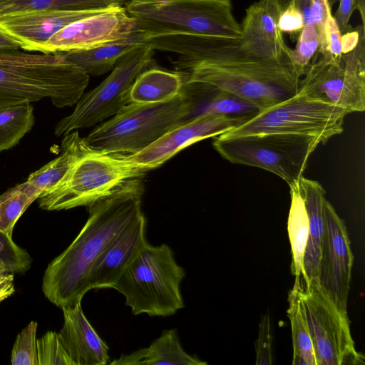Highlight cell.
<instances>
[{"label": "cell", "mask_w": 365, "mask_h": 365, "mask_svg": "<svg viewBox=\"0 0 365 365\" xmlns=\"http://www.w3.org/2000/svg\"><path fill=\"white\" fill-rule=\"evenodd\" d=\"M63 324L58 333L73 365H105L108 346L86 319L81 302L63 307Z\"/></svg>", "instance_id": "d6986e66"}, {"label": "cell", "mask_w": 365, "mask_h": 365, "mask_svg": "<svg viewBox=\"0 0 365 365\" xmlns=\"http://www.w3.org/2000/svg\"><path fill=\"white\" fill-rule=\"evenodd\" d=\"M185 276L168 245L146 242L113 288L125 297L134 315L170 316L185 307L180 291Z\"/></svg>", "instance_id": "5b68a950"}, {"label": "cell", "mask_w": 365, "mask_h": 365, "mask_svg": "<svg viewBox=\"0 0 365 365\" xmlns=\"http://www.w3.org/2000/svg\"><path fill=\"white\" fill-rule=\"evenodd\" d=\"M278 26L280 31L286 33L294 34L300 32L304 24L302 15L295 4L294 0L283 11H282Z\"/></svg>", "instance_id": "8d00e7d4"}, {"label": "cell", "mask_w": 365, "mask_h": 365, "mask_svg": "<svg viewBox=\"0 0 365 365\" xmlns=\"http://www.w3.org/2000/svg\"><path fill=\"white\" fill-rule=\"evenodd\" d=\"M339 0H327V2H328V4L330 7V9H331V8L333 7V6L336 3L338 2Z\"/></svg>", "instance_id": "7dc6e473"}, {"label": "cell", "mask_w": 365, "mask_h": 365, "mask_svg": "<svg viewBox=\"0 0 365 365\" xmlns=\"http://www.w3.org/2000/svg\"><path fill=\"white\" fill-rule=\"evenodd\" d=\"M41 192L26 181L0 195V230L12 237L14 227Z\"/></svg>", "instance_id": "f546056e"}, {"label": "cell", "mask_w": 365, "mask_h": 365, "mask_svg": "<svg viewBox=\"0 0 365 365\" xmlns=\"http://www.w3.org/2000/svg\"><path fill=\"white\" fill-rule=\"evenodd\" d=\"M14 291V274L8 272L4 264L0 262V303Z\"/></svg>", "instance_id": "ab89813d"}, {"label": "cell", "mask_w": 365, "mask_h": 365, "mask_svg": "<svg viewBox=\"0 0 365 365\" xmlns=\"http://www.w3.org/2000/svg\"><path fill=\"white\" fill-rule=\"evenodd\" d=\"M36 346L38 365H73L57 332L47 331L36 339Z\"/></svg>", "instance_id": "836d02e7"}, {"label": "cell", "mask_w": 365, "mask_h": 365, "mask_svg": "<svg viewBox=\"0 0 365 365\" xmlns=\"http://www.w3.org/2000/svg\"><path fill=\"white\" fill-rule=\"evenodd\" d=\"M339 7L334 16L336 24L344 34L349 31V20L352 13L357 10L356 0H339Z\"/></svg>", "instance_id": "f35d334b"}, {"label": "cell", "mask_w": 365, "mask_h": 365, "mask_svg": "<svg viewBox=\"0 0 365 365\" xmlns=\"http://www.w3.org/2000/svg\"><path fill=\"white\" fill-rule=\"evenodd\" d=\"M34 107L27 101L0 104V152L9 150L32 128Z\"/></svg>", "instance_id": "83f0119b"}, {"label": "cell", "mask_w": 365, "mask_h": 365, "mask_svg": "<svg viewBox=\"0 0 365 365\" xmlns=\"http://www.w3.org/2000/svg\"><path fill=\"white\" fill-rule=\"evenodd\" d=\"M294 0H277L281 11L286 9Z\"/></svg>", "instance_id": "f6af8a7d"}, {"label": "cell", "mask_w": 365, "mask_h": 365, "mask_svg": "<svg viewBox=\"0 0 365 365\" xmlns=\"http://www.w3.org/2000/svg\"><path fill=\"white\" fill-rule=\"evenodd\" d=\"M313 18L319 38L318 53L320 56L328 55L326 41V27L329 16L331 14L327 0H312ZM330 55V54H329Z\"/></svg>", "instance_id": "d590c367"}, {"label": "cell", "mask_w": 365, "mask_h": 365, "mask_svg": "<svg viewBox=\"0 0 365 365\" xmlns=\"http://www.w3.org/2000/svg\"><path fill=\"white\" fill-rule=\"evenodd\" d=\"M145 231L146 219L142 214L113 238L90 272V290L113 287L125 267L147 242Z\"/></svg>", "instance_id": "ac0fdd59"}, {"label": "cell", "mask_w": 365, "mask_h": 365, "mask_svg": "<svg viewBox=\"0 0 365 365\" xmlns=\"http://www.w3.org/2000/svg\"><path fill=\"white\" fill-rule=\"evenodd\" d=\"M357 10L361 20V24L365 26V0H356Z\"/></svg>", "instance_id": "ee69618b"}, {"label": "cell", "mask_w": 365, "mask_h": 365, "mask_svg": "<svg viewBox=\"0 0 365 365\" xmlns=\"http://www.w3.org/2000/svg\"><path fill=\"white\" fill-rule=\"evenodd\" d=\"M249 119L227 115H198L172 128L140 152L125 156L147 171L160 166L187 146L230 131Z\"/></svg>", "instance_id": "9a60e30c"}, {"label": "cell", "mask_w": 365, "mask_h": 365, "mask_svg": "<svg viewBox=\"0 0 365 365\" xmlns=\"http://www.w3.org/2000/svg\"><path fill=\"white\" fill-rule=\"evenodd\" d=\"M282 11L277 0H259L245 12L239 41L248 53L272 61L291 60L290 51L278 26Z\"/></svg>", "instance_id": "e0dca14e"}, {"label": "cell", "mask_w": 365, "mask_h": 365, "mask_svg": "<svg viewBox=\"0 0 365 365\" xmlns=\"http://www.w3.org/2000/svg\"><path fill=\"white\" fill-rule=\"evenodd\" d=\"M107 9H43L12 12L0 16V31L18 43L20 48L41 53L45 43L66 26Z\"/></svg>", "instance_id": "2e32d148"}, {"label": "cell", "mask_w": 365, "mask_h": 365, "mask_svg": "<svg viewBox=\"0 0 365 365\" xmlns=\"http://www.w3.org/2000/svg\"><path fill=\"white\" fill-rule=\"evenodd\" d=\"M324 229L317 282L322 292L345 317L354 256L345 223L332 205L324 203Z\"/></svg>", "instance_id": "4fadbf2b"}, {"label": "cell", "mask_w": 365, "mask_h": 365, "mask_svg": "<svg viewBox=\"0 0 365 365\" xmlns=\"http://www.w3.org/2000/svg\"><path fill=\"white\" fill-rule=\"evenodd\" d=\"M194 103L182 87L174 99L161 103H128L110 119L83 138L90 149L106 154L132 155L192 118Z\"/></svg>", "instance_id": "277c9868"}, {"label": "cell", "mask_w": 365, "mask_h": 365, "mask_svg": "<svg viewBox=\"0 0 365 365\" xmlns=\"http://www.w3.org/2000/svg\"><path fill=\"white\" fill-rule=\"evenodd\" d=\"M36 330L37 322L32 321L17 335L11 352V364L38 365Z\"/></svg>", "instance_id": "1f68e13d"}, {"label": "cell", "mask_w": 365, "mask_h": 365, "mask_svg": "<svg viewBox=\"0 0 365 365\" xmlns=\"http://www.w3.org/2000/svg\"><path fill=\"white\" fill-rule=\"evenodd\" d=\"M6 1H7V0H0V3L4 2Z\"/></svg>", "instance_id": "c3c4849f"}, {"label": "cell", "mask_w": 365, "mask_h": 365, "mask_svg": "<svg viewBox=\"0 0 365 365\" xmlns=\"http://www.w3.org/2000/svg\"><path fill=\"white\" fill-rule=\"evenodd\" d=\"M301 284H294L288 294L293 342V365H317L305 311L300 296Z\"/></svg>", "instance_id": "4316f807"}, {"label": "cell", "mask_w": 365, "mask_h": 365, "mask_svg": "<svg viewBox=\"0 0 365 365\" xmlns=\"http://www.w3.org/2000/svg\"><path fill=\"white\" fill-rule=\"evenodd\" d=\"M153 51L143 43L122 56L111 73L96 88L83 94L73 111L58 123L55 134L66 135L93 126L118 113L129 103L131 86L150 63Z\"/></svg>", "instance_id": "8fae6325"}, {"label": "cell", "mask_w": 365, "mask_h": 365, "mask_svg": "<svg viewBox=\"0 0 365 365\" xmlns=\"http://www.w3.org/2000/svg\"><path fill=\"white\" fill-rule=\"evenodd\" d=\"M258 336L255 341L257 365H272V331L269 312L261 316L258 327Z\"/></svg>", "instance_id": "e575fe53"}, {"label": "cell", "mask_w": 365, "mask_h": 365, "mask_svg": "<svg viewBox=\"0 0 365 365\" xmlns=\"http://www.w3.org/2000/svg\"><path fill=\"white\" fill-rule=\"evenodd\" d=\"M194 110L192 118L205 115H227L252 118L260 110L252 103L230 92L202 83H184Z\"/></svg>", "instance_id": "7402d4cb"}, {"label": "cell", "mask_w": 365, "mask_h": 365, "mask_svg": "<svg viewBox=\"0 0 365 365\" xmlns=\"http://www.w3.org/2000/svg\"><path fill=\"white\" fill-rule=\"evenodd\" d=\"M61 148L62 152L58 157L31 173L26 180L41 194L51 189L63 179L88 147L76 130L64 135Z\"/></svg>", "instance_id": "d4e9b609"}, {"label": "cell", "mask_w": 365, "mask_h": 365, "mask_svg": "<svg viewBox=\"0 0 365 365\" xmlns=\"http://www.w3.org/2000/svg\"><path fill=\"white\" fill-rule=\"evenodd\" d=\"M143 191L140 177L128 179L87 206L86 224L44 272L42 290L51 303L62 309L81 302L90 290V272L99 256L115 236L143 214Z\"/></svg>", "instance_id": "7a4b0ae2"}, {"label": "cell", "mask_w": 365, "mask_h": 365, "mask_svg": "<svg viewBox=\"0 0 365 365\" xmlns=\"http://www.w3.org/2000/svg\"><path fill=\"white\" fill-rule=\"evenodd\" d=\"M347 114L344 108L298 92L220 135L231 138L267 133L304 135L317 137L324 144L343 132Z\"/></svg>", "instance_id": "9c48e42d"}, {"label": "cell", "mask_w": 365, "mask_h": 365, "mask_svg": "<svg viewBox=\"0 0 365 365\" xmlns=\"http://www.w3.org/2000/svg\"><path fill=\"white\" fill-rule=\"evenodd\" d=\"M128 0H7L0 3V16L16 11L43 9L85 11L121 6Z\"/></svg>", "instance_id": "f1b7e54d"}, {"label": "cell", "mask_w": 365, "mask_h": 365, "mask_svg": "<svg viewBox=\"0 0 365 365\" xmlns=\"http://www.w3.org/2000/svg\"><path fill=\"white\" fill-rule=\"evenodd\" d=\"M319 144L321 140L315 136L278 133L217 135L212 141L215 150L231 163L267 170L289 186L299 182L309 156Z\"/></svg>", "instance_id": "ba28073f"}, {"label": "cell", "mask_w": 365, "mask_h": 365, "mask_svg": "<svg viewBox=\"0 0 365 365\" xmlns=\"http://www.w3.org/2000/svg\"><path fill=\"white\" fill-rule=\"evenodd\" d=\"M317 365L364 364L351 337L348 317L343 315L318 284L302 287Z\"/></svg>", "instance_id": "7c38bea8"}, {"label": "cell", "mask_w": 365, "mask_h": 365, "mask_svg": "<svg viewBox=\"0 0 365 365\" xmlns=\"http://www.w3.org/2000/svg\"><path fill=\"white\" fill-rule=\"evenodd\" d=\"M155 50L180 54L175 62L184 83H202L235 94L260 111L298 93L291 60L272 61L245 51L239 38L187 33L157 34Z\"/></svg>", "instance_id": "6da1fadb"}, {"label": "cell", "mask_w": 365, "mask_h": 365, "mask_svg": "<svg viewBox=\"0 0 365 365\" xmlns=\"http://www.w3.org/2000/svg\"><path fill=\"white\" fill-rule=\"evenodd\" d=\"M145 34L187 33L239 38L230 0H163L127 1L125 7Z\"/></svg>", "instance_id": "8992f818"}, {"label": "cell", "mask_w": 365, "mask_h": 365, "mask_svg": "<svg viewBox=\"0 0 365 365\" xmlns=\"http://www.w3.org/2000/svg\"><path fill=\"white\" fill-rule=\"evenodd\" d=\"M299 187L309 218V236L303 260L301 287L318 284V267L324 229V203L326 191L316 180L303 175Z\"/></svg>", "instance_id": "ffe728a7"}, {"label": "cell", "mask_w": 365, "mask_h": 365, "mask_svg": "<svg viewBox=\"0 0 365 365\" xmlns=\"http://www.w3.org/2000/svg\"><path fill=\"white\" fill-rule=\"evenodd\" d=\"M88 82L89 75L68 61L62 52L0 51V104L49 98L58 108L71 106Z\"/></svg>", "instance_id": "3957f363"}, {"label": "cell", "mask_w": 365, "mask_h": 365, "mask_svg": "<svg viewBox=\"0 0 365 365\" xmlns=\"http://www.w3.org/2000/svg\"><path fill=\"white\" fill-rule=\"evenodd\" d=\"M145 172L124 155L102 153L88 147L63 179L39 196V207L53 211L88 206Z\"/></svg>", "instance_id": "52a82bcc"}, {"label": "cell", "mask_w": 365, "mask_h": 365, "mask_svg": "<svg viewBox=\"0 0 365 365\" xmlns=\"http://www.w3.org/2000/svg\"><path fill=\"white\" fill-rule=\"evenodd\" d=\"M342 34L336 24V22L331 14L329 16L326 27V41L329 54L333 57L342 56L341 48Z\"/></svg>", "instance_id": "74e56055"}, {"label": "cell", "mask_w": 365, "mask_h": 365, "mask_svg": "<svg viewBox=\"0 0 365 365\" xmlns=\"http://www.w3.org/2000/svg\"><path fill=\"white\" fill-rule=\"evenodd\" d=\"M163 0H128L127 1L132 2H140V3H155L158 2Z\"/></svg>", "instance_id": "bcb514c9"}, {"label": "cell", "mask_w": 365, "mask_h": 365, "mask_svg": "<svg viewBox=\"0 0 365 365\" xmlns=\"http://www.w3.org/2000/svg\"><path fill=\"white\" fill-rule=\"evenodd\" d=\"M0 262L8 272L24 274L29 269L31 257L29 252L17 245L7 234L0 230Z\"/></svg>", "instance_id": "d6a6232c"}, {"label": "cell", "mask_w": 365, "mask_h": 365, "mask_svg": "<svg viewBox=\"0 0 365 365\" xmlns=\"http://www.w3.org/2000/svg\"><path fill=\"white\" fill-rule=\"evenodd\" d=\"M143 43L140 31L125 39L92 48L62 53L68 61L88 75L98 76L110 71L122 56Z\"/></svg>", "instance_id": "cb8c5ba5"}, {"label": "cell", "mask_w": 365, "mask_h": 365, "mask_svg": "<svg viewBox=\"0 0 365 365\" xmlns=\"http://www.w3.org/2000/svg\"><path fill=\"white\" fill-rule=\"evenodd\" d=\"M140 31L125 7H113L66 26L45 43L41 53L92 48L128 38Z\"/></svg>", "instance_id": "5bb4252c"}, {"label": "cell", "mask_w": 365, "mask_h": 365, "mask_svg": "<svg viewBox=\"0 0 365 365\" xmlns=\"http://www.w3.org/2000/svg\"><path fill=\"white\" fill-rule=\"evenodd\" d=\"M359 26L356 47L339 57L320 56L306 68L298 92L313 99L345 109L365 110V33Z\"/></svg>", "instance_id": "30bf717a"}, {"label": "cell", "mask_w": 365, "mask_h": 365, "mask_svg": "<svg viewBox=\"0 0 365 365\" xmlns=\"http://www.w3.org/2000/svg\"><path fill=\"white\" fill-rule=\"evenodd\" d=\"M20 48L18 43L0 31V51H14Z\"/></svg>", "instance_id": "7bdbcfd3"}, {"label": "cell", "mask_w": 365, "mask_h": 365, "mask_svg": "<svg viewBox=\"0 0 365 365\" xmlns=\"http://www.w3.org/2000/svg\"><path fill=\"white\" fill-rule=\"evenodd\" d=\"M112 365H205L195 356L187 354L182 347L175 329L164 330L147 348L122 354L110 363Z\"/></svg>", "instance_id": "44dd1931"}, {"label": "cell", "mask_w": 365, "mask_h": 365, "mask_svg": "<svg viewBox=\"0 0 365 365\" xmlns=\"http://www.w3.org/2000/svg\"><path fill=\"white\" fill-rule=\"evenodd\" d=\"M359 38V28L353 31H348L341 36V48L343 54L352 51L358 43Z\"/></svg>", "instance_id": "b9f144b4"}, {"label": "cell", "mask_w": 365, "mask_h": 365, "mask_svg": "<svg viewBox=\"0 0 365 365\" xmlns=\"http://www.w3.org/2000/svg\"><path fill=\"white\" fill-rule=\"evenodd\" d=\"M291 205L287 231L291 245V272L295 277V284H301L303 260L309 236V218L304 201L300 193L299 182L289 186Z\"/></svg>", "instance_id": "484cf974"}, {"label": "cell", "mask_w": 365, "mask_h": 365, "mask_svg": "<svg viewBox=\"0 0 365 365\" xmlns=\"http://www.w3.org/2000/svg\"><path fill=\"white\" fill-rule=\"evenodd\" d=\"M183 85L184 78L180 72L158 68L144 70L133 83L128 101L136 104L166 103L181 93Z\"/></svg>", "instance_id": "603a6c76"}, {"label": "cell", "mask_w": 365, "mask_h": 365, "mask_svg": "<svg viewBox=\"0 0 365 365\" xmlns=\"http://www.w3.org/2000/svg\"><path fill=\"white\" fill-rule=\"evenodd\" d=\"M319 48V38L315 25H304L295 48L290 51L291 61L299 78L310 64L313 56L318 52Z\"/></svg>", "instance_id": "4dcf8cb0"}, {"label": "cell", "mask_w": 365, "mask_h": 365, "mask_svg": "<svg viewBox=\"0 0 365 365\" xmlns=\"http://www.w3.org/2000/svg\"><path fill=\"white\" fill-rule=\"evenodd\" d=\"M294 2L302 15L304 25L314 24L312 0H294Z\"/></svg>", "instance_id": "60d3db41"}]
</instances>
